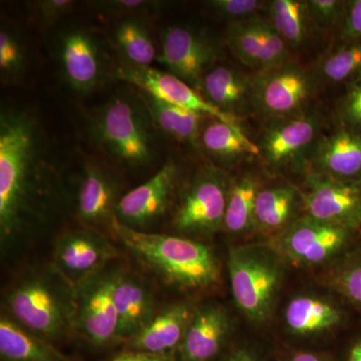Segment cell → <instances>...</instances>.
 Here are the masks:
<instances>
[{
    "instance_id": "6da1fadb",
    "label": "cell",
    "mask_w": 361,
    "mask_h": 361,
    "mask_svg": "<svg viewBox=\"0 0 361 361\" xmlns=\"http://www.w3.org/2000/svg\"><path fill=\"white\" fill-rule=\"evenodd\" d=\"M44 130L25 109L0 114V238L7 249L44 220L54 194V163Z\"/></svg>"
},
{
    "instance_id": "7a4b0ae2",
    "label": "cell",
    "mask_w": 361,
    "mask_h": 361,
    "mask_svg": "<svg viewBox=\"0 0 361 361\" xmlns=\"http://www.w3.org/2000/svg\"><path fill=\"white\" fill-rule=\"evenodd\" d=\"M111 232L145 267L182 288H206L219 280V261L205 244L135 230L114 220Z\"/></svg>"
},
{
    "instance_id": "3957f363",
    "label": "cell",
    "mask_w": 361,
    "mask_h": 361,
    "mask_svg": "<svg viewBox=\"0 0 361 361\" xmlns=\"http://www.w3.org/2000/svg\"><path fill=\"white\" fill-rule=\"evenodd\" d=\"M4 298V312L45 341L73 336L75 287L54 266L21 275Z\"/></svg>"
},
{
    "instance_id": "277c9868",
    "label": "cell",
    "mask_w": 361,
    "mask_h": 361,
    "mask_svg": "<svg viewBox=\"0 0 361 361\" xmlns=\"http://www.w3.org/2000/svg\"><path fill=\"white\" fill-rule=\"evenodd\" d=\"M94 142L123 167H146L156 158L157 130L139 90H118L94 111Z\"/></svg>"
},
{
    "instance_id": "5b68a950",
    "label": "cell",
    "mask_w": 361,
    "mask_h": 361,
    "mask_svg": "<svg viewBox=\"0 0 361 361\" xmlns=\"http://www.w3.org/2000/svg\"><path fill=\"white\" fill-rule=\"evenodd\" d=\"M284 259L271 245H246L230 249V281L235 303L251 322H267L283 281Z\"/></svg>"
},
{
    "instance_id": "8992f818",
    "label": "cell",
    "mask_w": 361,
    "mask_h": 361,
    "mask_svg": "<svg viewBox=\"0 0 361 361\" xmlns=\"http://www.w3.org/2000/svg\"><path fill=\"white\" fill-rule=\"evenodd\" d=\"M111 47L110 39L92 26L73 25L61 30L54 40V56L68 87L87 94L114 77Z\"/></svg>"
},
{
    "instance_id": "52a82bcc",
    "label": "cell",
    "mask_w": 361,
    "mask_h": 361,
    "mask_svg": "<svg viewBox=\"0 0 361 361\" xmlns=\"http://www.w3.org/2000/svg\"><path fill=\"white\" fill-rule=\"evenodd\" d=\"M361 230L304 215L276 235L271 246L299 266L336 263L360 241Z\"/></svg>"
},
{
    "instance_id": "ba28073f",
    "label": "cell",
    "mask_w": 361,
    "mask_h": 361,
    "mask_svg": "<svg viewBox=\"0 0 361 361\" xmlns=\"http://www.w3.org/2000/svg\"><path fill=\"white\" fill-rule=\"evenodd\" d=\"M118 267H108L75 287L73 336L90 345L118 343V318L114 287Z\"/></svg>"
},
{
    "instance_id": "9c48e42d",
    "label": "cell",
    "mask_w": 361,
    "mask_h": 361,
    "mask_svg": "<svg viewBox=\"0 0 361 361\" xmlns=\"http://www.w3.org/2000/svg\"><path fill=\"white\" fill-rule=\"evenodd\" d=\"M230 184L220 169L204 168L183 194L173 224L188 235H212L224 227Z\"/></svg>"
},
{
    "instance_id": "30bf717a",
    "label": "cell",
    "mask_w": 361,
    "mask_h": 361,
    "mask_svg": "<svg viewBox=\"0 0 361 361\" xmlns=\"http://www.w3.org/2000/svg\"><path fill=\"white\" fill-rule=\"evenodd\" d=\"M158 61L169 73L198 92L202 80L221 56L220 45L204 30L190 25H174L160 35Z\"/></svg>"
},
{
    "instance_id": "8fae6325",
    "label": "cell",
    "mask_w": 361,
    "mask_h": 361,
    "mask_svg": "<svg viewBox=\"0 0 361 361\" xmlns=\"http://www.w3.org/2000/svg\"><path fill=\"white\" fill-rule=\"evenodd\" d=\"M252 85L255 109L273 120L306 114L315 90L314 78L310 71L290 61L255 73Z\"/></svg>"
},
{
    "instance_id": "7c38bea8",
    "label": "cell",
    "mask_w": 361,
    "mask_h": 361,
    "mask_svg": "<svg viewBox=\"0 0 361 361\" xmlns=\"http://www.w3.org/2000/svg\"><path fill=\"white\" fill-rule=\"evenodd\" d=\"M118 250L106 236L92 227L63 232L54 243L52 266L73 287L109 267Z\"/></svg>"
},
{
    "instance_id": "4fadbf2b",
    "label": "cell",
    "mask_w": 361,
    "mask_h": 361,
    "mask_svg": "<svg viewBox=\"0 0 361 361\" xmlns=\"http://www.w3.org/2000/svg\"><path fill=\"white\" fill-rule=\"evenodd\" d=\"M301 194L305 215L331 224L361 230V184L312 172Z\"/></svg>"
},
{
    "instance_id": "5bb4252c",
    "label": "cell",
    "mask_w": 361,
    "mask_h": 361,
    "mask_svg": "<svg viewBox=\"0 0 361 361\" xmlns=\"http://www.w3.org/2000/svg\"><path fill=\"white\" fill-rule=\"evenodd\" d=\"M114 77L169 104L213 116L223 122L240 125L239 118L218 110L194 87L169 71L157 70L152 66L129 65L118 61Z\"/></svg>"
},
{
    "instance_id": "9a60e30c",
    "label": "cell",
    "mask_w": 361,
    "mask_h": 361,
    "mask_svg": "<svg viewBox=\"0 0 361 361\" xmlns=\"http://www.w3.org/2000/svg\"><path fill=\"white\" fill-rule=\"evenodd\" d=\"M226 44L244 66L258 73L289 61L290 49L261 16L228 25Z\"/></svg>"
},
{
    "instance_id": "2e32d148",
    "label": "cell",
    "mask_w": 361,
    "mask_h": 361,
    "mask_svg": "<svg viewBox=\"0 0 361 361\" xmlns=\"http://www.w3.org/2000/svg\"><path fill=\"white\" fill-rule=\"evenodd\" d=\"M179 171L175 161H168L144 184L123 194L116 209L115 219L135 230L154 224L170 208Z\"/></svg>"
},
{
    "instance_id": "e0dca14e",
    "label": "cell",
    "mask_w": 361,
    "mask_h": 361,
    "mask_svg": "<svg viewBox=\"0 0 361 361\" xmlns=\"http://www.w3.org/2000/svg\"><path fill=\"white\" fill-rule=\"evenodd\" d=\"M122 184L106 166L90 161L78 175L75 207L78 219L87 227L111 226L122 199Z\"/></svg>"
},
{
    "instance_id": "ac0fdd59",
    "label": "cell",
    "mask_w": 361,
    "mask_h": 361,
    "mask_svg": "<svg viewBox=\"0 0 361 361\" xmlns=\"http://www.w3.org/2000/svg\"><path fill=\"white\" fill-rule=\"evenodd\" d=\"M319 126L310 114L274 120L258 145L260 155L273 167H285L315 146Z\"/></svg>"
},
{
    "instance_id": "d6986e66",
    "label": "cell",
    "mask_w": 361,
    "mask_h": 361,
    "mask_svg": "<svg viewBox=\"0 0 361 361\" xmlns=\"http://www.w3.org/2000/svg\"><path fill=\"white\" fill-rule=\"evenodd\" d=\"M230 317L217 304L194 308L191 322L178 350L179 361H213L227 348Z\"/></svg>"
},
{
    "instance_id": "ffe728a7",
    "label": "cell",
    "mask_w": 361,
    "mask_h": 361,
    "mask_svg": "<svg viewBox=\"0 0 361 361\" xmlns=\"http://www.w3.org/2000/svg\"><path fill=\"white\" fill-rule=\"evenodd\" d=\"M114 299L118 318V339L126 342L139 334L155 317V296L141 277L118 267Z\"/></svg>"
},
{
    "instance_id": "44dd1931",
    "label": "cell",
    "mask_w": 361,
    "mask_h": 361,
    "mask_svg": "<svg viewBox=\"0 0 361 361\" xmlns=\"http://www.w3.org/2000/svg\"><path fill=\"white\" fill-rule=\"evenodd\" d=\"M313 148L314 172L361 184V133L337 123Z\"/></svg>"
},
{
    "instance_id": "7402d4cb",
    "label": "cell",
    "mask_w": 361,
    "mask_h": 361,
    "mask_svg": "<svg viewBox=\"0 0 361 361\" xmlns=\"http://www.w3.org/2000/svg\"><path fill=\"white\" fill-rule=\"evenodd\" d=\"M198 92L218 110L239 120L255 110L252 77L231 66H214L202 80Z\"/></svg>"
},
{
    "instance_id": "603a6c76",
    "label": "cell",
    "mask_w": 361,
    "mask_h": 361,
    "mask_svg": "<svg viewBox=\"0 0 361 361\" xmlns=\"http://www.w3.org/2000/svg\"><path fill=\"white\" fill-rule=\"evenodd\" d=\"M287 330L298 338L331 334L348 322V310L332 300L313 295L294 297L284 312Z\"/></svg>"
},
{
    "instance_id": "cb8c5ba5",
    "label": "cell",
    "mask_w": 361,
    "mask_h": 361,
    "mask_svg": "<svg viewBox=\"0 0 361 361\" xmlns=\"http://www.w3.org/2000/svg\"><path fill=\"white\" fill-rule=\"evenodd\" d=\"M193 311L187 303L171 304L159 310L144 329L125 342L126 349L153 355L178 353Z\"/></svg>"
},
{
    "instance_id": "d4e9b609",
    "label": "cell",
    "mask_w": 361,
    "mask_h": 361,
    "mask_svg": "<svg viewBox=\"0 0 361 361\" xmlns=\"http://www.w3.org/2000/svg\"><path fill=\"white\" fill-rule=\"evenodd\" d=\"M139 94L157 132L176 141L199 146L202 129L209 116L169 104L142 90Z\"/></svg>"
},
{
    "instance_id": "484cf974",
    "label": "cell",
    "mask_w": 361,
    "mask_h": 361,
    "mask_svg": "<svg viewBox=\"0 0 361 361\" xmlns=\"http://www.w3.org/2000/svg\"><path fill=\"white\" fill-rule=\"evenodd\" d=\"M2 361H71L51 342L32 334L2 311L0 318Z\"/></svg>"
},
{
    "instance_id": "4316f807",
    "label": "cell",
    "mask_w": 361,
    "mask_h": 361,
    "mask_svg": "<svg viewBox=\"0 0 361 361\" xmlns=\"http://www.w3.org/2000/svg\"><path fill=\"white\" fill-rule=\"evenodd\" d=\"M149 18H125L116 20L111 30V47L121 61L137 66H151L158 59L155 39Z\"/></svg>"
},
{
    "instance_id": "83f0119b",
    "label": "cell",
    "mask_w": 361,
    "mask_h": 361,
    "mask_svg": "<svg viewBox=\"0 0 361 361\" xmlns=\"http://www.w3.org/2000/svg\"><path fill=\"white\" fill-rule=\"evenodd\" d=\"M199 147L221 163H231L241 157L260 155V148L251 141L240 125L209 116L202 129Z\"/></svg>"
},
{
    "instance_id": "f1b7e54d",
    "label": "cell",
    "mask_w": 361,
    "mask_h": 361,
    "mask_svg": "<svg viewBox=\"0 0 361 361\" xmlns=\"http://www.w3.org/2000/svg\"><path fill=\"white\" fill-rule=\"evenodd\" d=\"M264 13L289 49H300L310 39L316 27L308 1L273 0L266 2Z\"/></svg>"
},
{
    "instance_id": "f546056e",
    "label": "cell",
    "mask_w": 361,
    "mask_h": 361,
    "mask_svg": "<svg viewBox=\"0 0 361 361\" xmlns=\"http://www.w3.org/2000/svg\"><path fill=\"white\" fill-rule=\"evenodd\" d=\"M301 195L290 185L260 189L256 199L255 229L275 236L293 222Z\"/></svg>"
},
{
    "instance_id": "4dcf8cb0",
    "label": "cell",
    "mask_w": 361,
    "mask_h": 361,
    "mask_svg": "<svg viewBox=\"0 0 361 361\" xmlns=\"http://www.w3.org/2000/svg\"><path fill=\"white\" fill-rule=\"evenodd\" d=\"M260 184L254 176L246 175L232 183L226 206V231L239 235L255 229V204Z\"/></svg>"
},
{
    "instance_id": "1f68e13d",
    "label": "cell",
    "mask_w": 361,
    "mask_h": 361,
    "mask_svg": "<svg viewBox=\"0 0 361 361\" xmlns=\"http://www.w3.org/2000/svg\"><path fill=\"white\" fill-rule=\"evenodd\" d=\"M329 286L361 315V239L343 257L332 265Z\"/></svg>"
},
{
    "instance_id": "d6a6232c",
    "label": "cell",
    "mask_w": 361,
    "mask_h": 361,
    "mask_svg": "<svg viewBox=\"0 0 361 361\" xmlns=\"http://www.w3.org/2000/svg\"><path fill=\"white\" fill-rule=\"evenodd\" d=\"M320 77L344 87L361 77V42L336 44L320 61Z\"/></svg>"
},
{
    "instance_id": "836d02e7",
    "label": "cell",
    "mask_w": 361,
    "mask_h": 361,
    "mask_svg": "<svg viewBox=\"0 0 361 361\" xmlns=\"http://www.w3.org/2000/svg\"><path fill=\"white\" fill-rule=\"evenodd\" d=\"M27 45L20 28L7 20L0 25V77L4 82H14L25 75Z\"/></svg>"
},
{
    "instance_id": "e575fe53",
    "label": "cell",
    "mask_w": 361,
    "mask_h": 361,
    "mask_svg": "<svg viewBox=\"0 0 361 361\" xmlns=\"http://www.w3.org/2000/svg\"><path fill=\"white\" fill-rule=\"evenodd\" d=\"M266 2L258 0H211L206 2L209 11L228 25L260 16L265 11Z\"/></svg>"
},
{
    "instance_id": "d590c367",
    "label": "cell",
    "mask_w": 361,
    "mask_h": 361,
    "mask_svg": "<svg viewBox=\"0 0 361 361\" xmlns=\"http://www.w3.org/2000/svg\"><path fill=\"white\" fill-rule=\"evenodd\" d=\"M99 13L110 14L116 20L125 18H149L156 16L164 6V2L148 0H106L92 2Z\"/></svg>"
},
{
    "instance_id": "8d00e7d4",
    "label": "cell",
    "mask_w": 361,
    "mask_h": 361,
    "mask_svg": "<svg viewBox=\"0 0 361 361\" xmlns=\"http://www.w3.org/2000/svg\"><path fill=\"white\" fill-rule=\"evenodd\" d=\"M337 123L361 133V77L344 87L336 103Z\"/></svg>"
},
{
    "instance_id": "74e56055",
    "label": "cell",
    "mask_w": 361,
    "mask_h": 361,
    "mask_svg": "<svg viewBox=\"0 0 361 361\" xmlns=\"http://www.w3.org/2000/svg\"><path fill=\"white\" fill-rule=\"evenodd\" d=\"M311 16L316 27L336 32L343 16L346 1L341 0H308Z\"/></svg>"
},
{
    "instance_id": "f35d334b",
    "label": "cell",
    "mask_w": 361,
    "mask_h": 361,
    "mask_svg": "<svg viewBox=\"0 0 361 361\" xmlns=\"http://www.w3.org/2000/svg\"><path fill=\"white\" fill-rule=\"evenodd\" d=\"M73 0H39L30 4L33 18L42 27L56 25L73 11Z\"/></svg>"
},
{
    "instance_id": "ab89813d",
    "label": "cell",
    "mask_w": 361,
    "mask_h": 361,
    "mask_svg": "<svg viewBox=\"0 0 361 361\" xmlns=\"http://www.w3.org/2000/svg\"><path fill=\"white\" fill-rule=\"evenodd\" d=\"M361 42V0H348L336 30V44Z\"/></svg>"
},
{
    "instance_id": "60d3db41",
    "label": "cell",
    "mask_w": 361,
    "mask_h": 361,
    "mask_svg": "<svg viewBox=\"0 0 361 361\" xmlns=\"http://www.w3.org/2000/svg\"><path fill=\"white\" fill-rule=\"evenodd\" d=\"M273 361H336L334 353L318 348H289L273 356Z\"/></svg>"
},
{
    "instance_id": "b9f144b4",
    "label": "cell",
    "mask_w": 361,
    "mask_h": 361,
    "mask_svg": "<svg viewBox=\"0 0 361 361\" xmlns=\"http://www.w3.org/2000/svg\"><path fill=\"white\" fill-rule=\"evenodd\" d=\"M213 361H269L264 353L251 345H237L226 348Z\"/></svg>"
},
{
    "instance_id": "7bdbcfd3",
    "label": "cell",
    "mask_w": 361,
    "mask_h": 361,
    "mask_svg": "<svg viewBox=\"0 0 361 361\" xmlns=\"http://www.w3.org/2000/svg\"><path fill=\"white\" fill-rule=\"evenodd\" d=\"M332 353L336 361H361V325L351 332L338 350Z\"/></svg>"
},
{
    "instance_id": "ee69618b",
    "label": "cell",
    "mask_w": 361,
    "mask_h": 361,
    "mask_svg": "<svg viewBox=\"0 0 361 361\" xmlns=\"http://www.w3.org/2000/svg\"><path fill=\"white\" fill-rule=\"evenodd\" d=\"M109 361H179L178 353L153 355L141 351L127 350L118 353Z\"/></svg>"
}]
</instances>
